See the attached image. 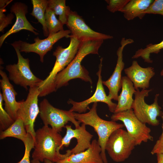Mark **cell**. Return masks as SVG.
I'll use <instances>...</instances> for the list:
<instances>
[{
  "label": "cell",
  "mask_w": 163,
  "mask_h": 163,
  "mask_svg": "<svg viewBox=\"0 0 163 163\" xmlns=\"http://www.w3.org/2000/svg\"><path fill=\"white\" fill-rule=\"evenodd\" d=\"M5 7L0 8V31L3 32L4 29L9 24H12V21L14 15L12 13L6 15L4 13L6 11Z\"/></svg>",
  "instance_id": "31"
},
{
  "label": "cell",
  "mask_w": 163,
  "mask_h": 163,
  "mask_svg": "<svg viewBox=\"0 0 163 163\" xmlns=\"http://www.w3.org/2000/svg\"><path fill=\"white\" fill-rule=\"evenodd\" d=\"M97 103H94L88 112L82 113L74 112V115L76 120L80 123L91 126L94 129L98 136L97 141L101 149V156L104 163H108L105 149L106 142L113 132L125 126L123 124L101 118L97 113Z\"/></svg>",
  "instance_id": "4"
},
{
  "label": "cell",
  "mask_w": 163,
  "mask_h": 163,
  "mask_svg": "<svg viewBox=\"0 0 163 163\" xmlns=\"http://www.w3.org/2000/svg\"><path fill=\"white\" fill-rule=\"evenodd\" d=\"M110 118L112 121L120 120L123 123L128 133L135 140L136 145L149 140L153 141L151 129L138 119L132 109L113 113Z\"/></svg>",
  "instance_id": "9"
},
{
  "label": "cell",
  "mask_w": 163,
  "mask_h": 163,
  "mask_svg": "<svg viewBox=\"0 0 163 163\" xmlns=\"http://www.w3.org/2000/svg\"><path fill=\"white\" fill-rule=\"evenodd\" d=\"M124 72L133 83L136 90L139 88L147 89L149 86L150 80L155 74L153 67H142L135 60L130 66L124 69Z\"/></svg>",
  "instance_id": "17"
},
{
  "label": "cell",
  "mask_w": 163,
  "mask_h": 163,
  "mask_svg": "<svg viewBox=\"0 0 163 163\" xmlns=\"http://www.w3.org/2000/svg\"><path fill=\"white\" fill-rule=\"evenodd\" d=\"M44 163H56L54 162H52L50 160L45 159L44 160ZM31 163H41L40 161L38 160H32L31 161Z\"/></svg>",
  "instance_id": "35"
},
{
  "label": "cell",
  "mask_w": 163,
  "mask_h": 163,
  "mask_svg": "<svg viewBox=\"0 0 163 163\" xmlns=\"http://www.w3.org/2000/svg\"><path fill=\"white\" fill-rule=\"evenodd\" d=\"M62 137L55 130L44 125L35 131L34 150L32 159L43 162L45 159L57 163L67 157L66 153L61 154L59 148Z\"/></svg>",
  "instance_id": "2"
},
{
  "label": "cell",
  "mask_w": 163,
  "mask_h": 163,
  "mask_svg": "<svg viewBox=\"0 0 163 163\" xmlns=\"http://www.w3.org/2000/svg\"><path fill=\"white\" fill-rule=\"evenodd\" d=\"M39 107L40 116L44 125H50L59 133L69 121L72 123L75 128L80 126V123L75 119L74 112L56 108L46 99L40 102Z\"/></svg>",
  "instance_id": "8"
},
{
  "label": "cell",
  "mask_w": 163,
  "mask_h": 163,
  "mask_svg": "<svg viewBox=\"0 0 163 163\" xmlns=\"http://www.w3.org/2000/svg\"><path fill=\"white\" fill-rule=\"evenodd\" d=\"M100 60L99 70L97 73L98 76V80L95 92L91 97L81 102H77L72 99H69L68 101V103L72 105V107L69 110L71 111L75 112H77L79 113H85L89 109L88 106L90 104L100 102L107 104L110 111L114 113L117 104L113 102L111 98L106 95L105 92L101 76L102 58Z\"/></svg>",
  "instance_id": "13"
},
{
  "label": "cell",
  "mask_w": 163,
  "mask_h": 163,
  "mask_svg": "<svg viewBox=\"0 0 163 163\" xmlns=\"http://www.w3.org/2000/svg\"><path fill=\"white\" fill-rule=\"evenodd\" d=\"M11 45L16 51L18 61L17 64H9L6 66V70L9 73V80L26 90L28 87L39 86L43 80L37 77L32 73L30 68L29 59L22 56L17 46L12 43Z\"/></svg>",
  "instance_id": "7"
},
{
  "label": "cell",
  "mask_w": 163,
  "mask_h": 163,
  "mask_svg": "<svg viewBox=\"0 0 163 163\" xmlns=\"http://www.w3.org/2000/svg\"><path fill=\"white\" fill-rule=\"evenodd\" d=\"M131 39L122 38L121 46L118 49L117 54V64L112 75L106 81L102 82L103 84L107 86L109 90L108 96L111 100L117 101L118 97V93L121 88L122 77L121 73L123 70L125 64L123 60V51L125 47L127 45L134 42Z\"/></svg>",
  "instance_id": "15"
},
{
  "label": "cell",
  "mask_w": 163,
  "mask_h": 163,
  "mask_svg": "<svg viewBox=\"0 0 163 163\" xmlns=\"http://www.w3.org/2000/svg\"><path fill=\"white\" fill-rule=\"evenodd\" d=\"M134 139L122 128L113 132L106 143L105 149L111 158L121 162L128 158L136 146Z\"/></svg>",
  "instance_id": "6"
},
{
  "label": "cell",
  "mask_w": 163,
  "mask_h": 163,
  "mask_svg": "<svg viewBox=\"0 0 163 163\" xmlns=\"http://www.w3.org/2000/svg\"><path fill=\"white\" fill-rule=\"evenodd\" d=\"M151 153L152 155L163 154V139H158Z\"/></svg>",
  "instance_id": "32"
},
{
  "label": "cell",
  "mask_w": 163,
  "mask_h": 163,
  "mask_svg": "<svg viewBox=\"0 0 163 163\" xmlns=\"http://www.w3.org/2000/svg\"><path fill=\"white\" fill-rule=\"evenodd\" d=\"M70 34L69 30H63L49 36L44 39H40L37 37L34 39V42L33 43L19 40L12 44L17 46L20 52H34L40 56V62H43L44 56L51 50L53 45L61 39L64 37L67 38Z\"/></svg>",
  "instance_id": "12"
},
{
  "label": "cell",
  "mask_w": 163,
  "mask_h": 163,
  "mask_svg": "<svg viewBox=\"0 0 163 163\" xmlns=\"http://www.w3.org/2000/svg\"><path fill=\"white\" fill-rule=\"evenodd\" d=\"M0 75L2 77L0 80V86L3 101L5 102L4 109L15 121L18 118L17 112L20 104L19 102L16 100L17 93L10 83L7 74L1 69Z\"/></svg>",
  "instance_id": "18"
},
{
  "label": "cell",
  "mask_w": 163,
  "mask_h": 163,
  "mask_svg": "<svg viewBox=\"0 0 163 163\" xmlns=\"http://www.w3.org/2000/svg\"><path fill=\"white\" fill-rule=\"evenodd\" d=\"M71 32V36L81 42L110 39L113 37L94 31L85 23L84 20L75 11L71 10L66 24Z\"/></svg>",
  "instance_id": "11"
},
{
  "label": "cell",
  "mask_w": 163,
  "mask_h": 163,
  "mask_svg": "<svg viewBox=\"0 0 163 163\" xmlns=\"http://www.w3.org/2000/svg\"><path fill=\"white\" fill-rule=\"evenodd\" d=\"M153 0H130L119 11L123 13L124 18L130 21L138 17L142 19L145 14L143 12L153 3Z\"/></svg>",
  "instance_id": "21"
},
{
  "label": "cell",
  "mask_w": 163,
  "mask_h": 163,
  "mask_svg": "<svg viewBox=\"0 0 163 163\" xmlns=\"http://www.w3.org/2000/svg\"><path fill=\"white\" fill-rule=\"evenodd\" d=\"M160 75L161 76H163V69L161 71V73H160Z\"/></svg>",
  "instance_id": "37"
},
{
  "label": "cell",
  "mask_w": 163,
  "mask_h": 163,
  "mask_svg": "<svg viewBox=\"0 0 163 163\" xmlns=\"http://www.w3.org/2000/svg\"><path fill=\"white\" fill-rule=\"evenodd\" d=\"M28 135L23 122L18 117L8 128L2 131L0 139H2L7 137H12L18 139L23 142L27 139Z\"/></svg>",
  "instance_id": "22"
},
{
  "label": "cell",
  "mask_w": 163,
  "mask_h": 163,
  "mask_svg": "<svg viewBox=\"0 0 163 163\" xmlns=\"http://www.w3.org/2000/svg\"><path fill=\"white\" fill-rule=\"evenodd\" d=\"M104 40L89 41L81 42L78 51L74 59L57 75L54 82L56 90L67 85L71 80L79 78L92 84L88 71L81 65L84 58L90 54H98V50Z\"/></svg>",
  "instance_id": "1"
},
{
  "label": "cell",
  "mask_w": 163,
  "mask_h": 163,
  "mask_svg": "<svg viewBox=\"0 0 163 163\" xmlns=\"http://www.w3.org/2000/svg\"><path fill=\"white\" fill-rule=\"evenodd\" d=\"M47 7L52 10L56 15L59 16V20L64 25L66 24L71 11L66 5L65 0H48Z\"/></svg>",
  "instance_id": "24"
},
{
  "label": "cell",
  "mask_w": 163,
  "mask_h": 163,
  "mask_svg": "<svg viewBox=\"0 0 163 163\" xmlns=\"http://www.w3.org/2000/svg\"><path fill=\"white\" fill-rule=\"evenodd\" d=\"M134 94L135 97L132 106V109L138 119L142 123L152 126L158 125L159 120L158 117L162 115L163 112L158 103V97L159 94H157L155 96L154 101L151 104H147L145 101V97L149 95V93L152 89L136 90Z\"/></svg>",
  "instance_id": "5"
},
{
  "label": "cell",
  "mask_w": 163,
  "mask_h": 163,
  "mask_svg": "<svg viewBox=\"0 0 163 163\" xmlns=\"http://www.w3.org/2000/svg\"><path fill=\"white\" fill-rule=\"evenodd\" d=\"M130 0H106L108 5L107 9L110 12L114 13L120 11L123 8Z\"/></svg>",
  "instance_id": "29"
},
{
  "label": "cell",
  "mask_w": 163,
  "mask_h": 163,
  "mask_svg": "<svg viewBox=\"0 0 163 163\" xmlns=\"http://www.w3.org/2000/svg\"><path fill=\"white\" fill-rule=\"evenodd\" d=\"M157 163H163V154H156Z\"/></svg>",
  "instance_id": "34"
},
{
  "label": "cell",
  "mask_w": 163,
  "mask_h": 163,
  "mask_svg": "<svg viewBox=\"0 0 163 163\" xmlns=\"http://www.w3.org/2000/svg\"><path fill=\"white\" fill-rule=\"evenodd\" d=\"M3 99L2 93H0V130H5L14 121L5 111L3 106Z\"/></svg>",
  "instance_id": "27"
},
{
  "label": "cell",
  "mask_w": 163,
  "mask_h": 163,
  "mask_svg": "<svg viewBox=\"0 0 163 163\" xmlns=\"http://www.w3.org/2000/svg\"><path fill=\"white\" fill-rule=\"evenodd\" d=\"M23 142L25 147L24 155L21 160L17 163H30V153L32 149L34 148V140L32 136L28 133L27 139Z\"/></svg>",
  "instance_id": "28"
},
{
  "label": "cell",
  "mask_w": 163,
  "mask_h": 163,
  "mask_svg": "<svg viewBox=\"0 0 163 163\" xmlns=\"http://www.w3.org/2000/svg\"><path fill=\"white\" fill-rule=\"evenodd\" d=\"M40 93L38 86L30 87L25 100L19 101L20 107L17 112L18 118L23 121L27 133L32 136L34 140L35 135L34 123L40 112L38 105V97Z\"/></svg>",
  "instance_id": "10"
},
{
  "label": "cell",
  "mask_w": 163,
  "mask_h": 163,
  "mask_svg": "<svg viewBox=\"0 0 163 163\" xmlns=\"http://www.w3.org/2000/svg\"><path fill=\"white\" fill-rule=\"evenodd\" d=\"M146 14H159L163 16V0H155L143 12Z\"/></svg>",
  "instance_id": "30"
},
{
  "label": "cell",
  "mask_w": 163,
  "mask_h": 163,
  "mask_svg": "<svg viewBox=\"0 0 163 163\" xmlns=\"http://www.w3.org/2000/svg\"><path fill=\"white\" fill-rule=\"evenodd\" d=\"M10 12L14 14L16 20L11 28L0 37V46L1 47L5 40L11 34L23 30L29 31L36 35L39 34L34 28L27 19L26 15L28 13V6L25 3L20 2L14 3L10 8Z\"/></svg>",
  "instance_id": "16"
},
{
  "label": "cell",
  "mask_w": 163,
  "mask_h": 163,
  "mask_svg": "<svg viewBox=\"0 0 163 163\" xmlns=\"http://www.w3.org/2000/svg\"><path fill=\"white\" fill-rule=\"evenodd\" d=\"M70 42L66 48L58 46L53 52L56 57L54 66L48 76L40 84L39 97L45 96L56 91L54 82L57 74L64 69L74 59L79 48L81 42L76 38L69 35Z\"/></svg>",
  "instance_id": "3"
},
{
  "label": "cell",
  "mask_w": 163,
  "mask_h": 163,
  "mask_svg": "<svg viewBox=\"0 0 163 163\" xmlns=\"http://www.w3.org/2000/svg\"><path fill=\"white\" fill-rule=\"evenodd\" d=\"M45 18L49 36L63 30V25L56 18L54 12L48 7L45 12Z\"/></svg>",
  "instance_id": "26"
},
{
  "label": "cell",
  "mask_w": 163,
  "mask_h": 163,
  "mask_svg": "<svg viewBox=\"0 0 163 163\" xmlns=\"http://www.w3.org/2000/svg\"><path fill=\"white\" fill-rule=\"evenodd\" d=\"M162 107L163 108V103H162ZM162 119L163 120V113L162 116L161 117ZM159 139L160 140H163V123L162 124V133L160 136V137L159 138Z\"/></svg>",
  "instance_id": "36"
},
{
  "label": "cell",
  "mask_w": 163,
  "mask_h": 163,
  "mask_svg": "<svg viewBox=\"0 0 163 163\" xmlns=\"http://www.w3.org/2000/svg\"><path fill=\"white\" fill-rule=\"evenodd\" d=\"M12 0H0V8L6 6Z\"/></svg>",
  "instance_id": "33"
},
{
  "label": "cell",
  "mask_w": 163,
  "mask_h": 163,
  "mask_svg": "<svg viewBox=\"0 0 163 163\" xmlns=\"http://www.w3.org/2000/svg\"><path fill=\"white\" fill-rule=\"evenodd\" d=\"M65 127L66 133L62 138L59 150L62 149L63 146L68 147L71 140L73 138L77 139V143L73 149L67 151L66 153L68 156L84 152L90 147L93 135L86 130L85 124L82 123L81 126L75 129L69 125H66Z\"/></svg>",
  "instance_id": "14"
},
{
  "label": "cell",
  "mask_w": 163,
  "mask_h": 163,
  "mask_svg": "<svg viewBox=\"0 0 163 163\" xmlns=\"http://www.w3.org/2000/svg\"><path fill=\"white\" fill-rule=\"evenodd\" d=\"M101 148L96 139L85 151L71 155L56 163H104L101 155Z\"/></svg>",
  "instance_id": "19"
},
{
  "label": "cell",
  "mask_w": 163,
  "mask_h": 163,
  "mask_svg": "<svg viewBox=\"0 0 163 163\" xmlns=\"http://www.w3.org/2000/svg\"><path fill=\"white\" fill-rule=\"evenodd\" d=\"M33 10L30 14L34 17L42 25L44 35L48 37L49 33L46 27L45 14L48 6L46 0H32Z\"/></svg>",
  "instance_id": "23"
},
{
  "label": "cell",
  "mask_w": 163,
  "mask_h": 163,
  "mask_svg": "<svg viewBox=\"0 0 163 163\" xmlns=\"http://www.w3.org/2000/svg\"><path fill=\"white\" fill-rule=\"evenodd\" d=\"M121 92L118 98L113 113L132 109L134 99L133 97L136 92L133 82L126 76L122 77Z\"/></svg>",
  "instance_id": "20"
},
{
  "label": "cell",
  "mask_w": 163,
  "mask_h": 163,
  "mask_svg": "<svg viewBox=\"0 0 163 163\" xmlns=\"http://www.w3.org/2000/svg\"><path fill=\"white\" fill-rule=\"evenodd\" d=\"M163 49V40L157 44L152 43L147 45L144 48H141L136 51L132 56V59L142 58L145 62L152 63V60L150 58L151 53L158 54Z\"/></svg>",
  "instance_id": "25"
}]
</instances>
